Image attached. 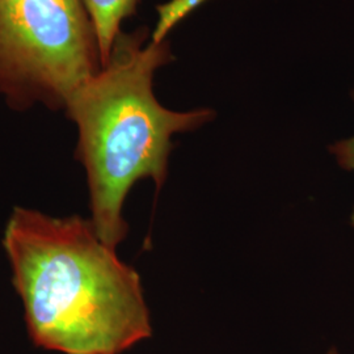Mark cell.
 I'll return each instance as SVG.
<instances>
[{
  "label": "cell",
  "mask_w": 354,
  "mask_h": 354,
  "mask_svg": "<svg viewBox=\"0 0 354 354\" xmlns=\"http://www.w3.org/2000/svg\"><path fill=\"white\" fill-rule=\"evenodd\" d=\"M100 51L102 67L108 64L122 21L137 11L140 0H83Z\"/></svg>",
  "instance_id": "obj_4"
},
{
  "label": "cell",
  "mask_w": 354,
  "mask_h": 354,
  "mask_svg": "<svg viewBox=\"0 0 354 354\" xmlns=\"http://www.w3.org/2000/svg\"><path fill=\"white\" fill-rule=\"evenodd\" d=\"M205 0H171L163 6L158 7V23L152 32L151 41L162 42L165 41L168 32L184 19L188 13L203 4Z\"/></svg>",
  "instance_id": "obj_5"
},
{
  "label": "cell",
  "mask_w": 354,
  "mask_h": 354,
  "mask_svg": "<svg viewBox=\"0 0 354 354\" xmlns=\"http://www.w3.org/2000/svg\"><path fill=\"white\" fill-rule=\"evenodd\" d=\"M329 152L336 158L342 168L346 171H354V137L336 142L329 147ZM351 225L354 228V209L351 215Z\"/></svg>",
  "instance_id": "obj_6"
},
{
  "label": "cell",
  "mask_w": 354,
  "mask_h": 354,
  "mask_svg": "<svg viewBox=\"0 0 354 354\" xmlns=\"http://www.w3.org/2000/svg\"><path fill=\"white\" fill-rule=\"evenodd\" d=\"M1 244L39 348L120 354L151 337L138 272L99 238L91 219L15 207Z\"/></svg>",
  "instance_id": "obj_1"
},
{
  "label": "cell",
  "mask_w": 354,
  "mask_h": 354,
  "mask_svg": "<svg viewBox=\"0 0 354 354\" xmlns=\"http://www.w3.org/2000/svg\"><path fill=\"white\" fill-rule=\"evenodd\" d=\"M147 30L121 33L108 64L71 93L64 111L77 127L76 156L86 168L91 222L106 245L129 232L122 207L143 178L160 189L168 175L172 137L214 118L212 109L175 112L156 100L155 71L172 59L167 41L146 45Z\"/></svg>",
  "instance_id": "obj_2"
},
{
  "label": "cell",
  "mask_w": 354,
  "mask_h": 354,
  "mask_svg": "<svg viewBox=\"0 0 354 354\" xmlns=\"http://www.w3.org/2000/svg\"><path fill=\"white\" fill-rule=\"evenodd\" d=\"M326 354H342L340 353V352H339V351H337V349H336V348H330V349H329L328 352H327V353Z\"/></svg>",
  "instance_id": "obj_7"
},
{
  "label": "cell",
  "mask_w": 354,
  "mask_h": 354,
  "mask_svg": "<svg viewBox=\"0 0 354 354\" xmlns=\"http://www.w3.org/2000/svg\"><path fill=\"white\" fill-rule=\"evenodd\" d=\"M102 70L83 0H0V95L19 111L64 109Z\"/></svg>",
  "instance_id": "obj_3"
}]
</instances>
